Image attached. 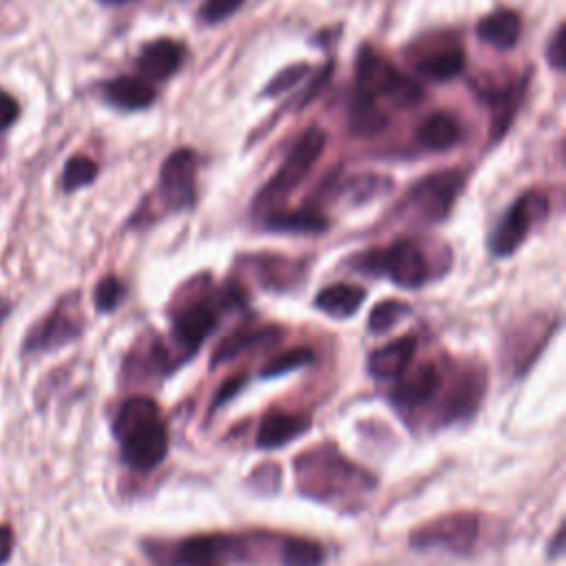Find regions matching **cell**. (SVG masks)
Returning <instances> with one entry per match:
<instances>
[{"mask_svg": "<svg viewBox=\"0 0 566 566\" xmlns=\"http://www.w3.org/2000/svg\"><path fill=\"white\" fill-rule=\"evenodd\" d=\"M268 533H208L179 542L164 559L166 566H230L256 557Z\"/></svg>", "mask_w": 566, "mask_h": 566, "instance_id": "cell-4", "label": "cell"}, {"mask_svg": "<svg viewBox=\"0 0 566 566\" xmlns=\"http://www.w3.org/2000/svg\"><path fill=\"white\" fill-rule=\"evenodd\" d=\"M387 113L378 106L376 99L356 93L349 104V126L356 135H376L387 126Z\"/></svg>", "mask_w": 566, "mask_h": 566, "instance_id": "cell-26", "label": "cell"}, {"mask_svg": "<svg viewBox=\"0 0 566 566\" xmlns=\"http://www.w3.org/2000/svg\"><path fill=\"white\" fill-rule=\"evenodd\" d=\"M478 38L500 51L517 44L522 33V18L513 9H495L478 22Z\"/></svg>", "mask_w": 566, "mask_h": 566, "instance_id": "cell-19", "label": "cell"}, {"mask_svg": "<svg viewBox=\"0 0 566 566\" xmlns=\"http://www.w3.org/2000/svg\"><path fill=\"white\" fill-rule=\"evenodd\" d=\"M363 303H365V290L352 283L327 285L314 298V307L332 318H349L358 312Z\"/></svg>", "mask_w": 566, "mask_h": 566, "instance_id": "cell-24", "label": "cell"}, {"mask_svg": "<svg viewBox=\"0 0 566 566\" xmlns=\"http://www.w3.org/2000/svg\"><path fill=\"white\" fill-rule=\"evenodd\" d=\"M13 553V528L9 524H0V566L9 562Z\"/></svg>", "mask_w": 566, "mask_h": 566, "instance_id": "cell-38", "label": "cell"}, {"mask_svg": "<svg viewBox=\"0 0 566 566\" xmlns=\"http://www.w3.org/2000/svg\"><path fill=\"white\" fill-rule=\"evenodd\" d=\"M294 473L298 491L318 502L352 500L376 486L374 475L347 460L334 444H321L296 455Z\"/></svg>", "mask_w": 566, "mask_h": 566, "instance_id": "cell-1", "label": "cell"}, {"mask_svg": "<svg viewBox=\"0 0 566 566\" xmlns=\"http://www.w3.org/2000/svg\"><path fill=\"white\" fill-rule=\"evenodd\" d=\"M484 387H486V376L482 371H478V369L464 371L455 380L453 389L449 391V396L444 400V407L440 409V422L449 424V422L473 416L475 409L480 407Z\"/></svg>", "mask_w": 566, "mask_h": 566, "instance_id": "cell-16", "label": "cell"}, {"mask_svg": "<svg viewBox=\"0 0 566 566\" xmlns=\"http://www.w3.org/2000/svg\"><path fill=\"white\" fill-rule=\"evenodd\" d=\"M279 548L281 566H323L325 562L323 546L305 537H283Z\"/></svg>", "mask_w": 566, "mask_h": 566, "instance_id": "cell-27", "label": "cell"}, {"mask_svg": "<svg viewBox=\"0 0 566 566\" xmlns=\"http://www.w3.org/2000/svg\"><path fill=\"white\" fill-rule=\"evenodd\" d=\"M407 314H409V305L405 301H398V298L380 301L371 307V314L367 318V329L371 334H385Z\"/></svg>", "mask_w": 566, "mask_h": 566, "instance_id": "cell-29", "label": "cell"}, {"mask_svg": "<svg viewBox=\"0 0 566 566\" xmlns=\"http://www.w3.org/2000/svg\"><path fill=\"white\" fill-rule=\"evenodd\" d=\"M517 93L520 88L509 86L504 91H493L489 97V104L493 108V119H491V139H497L511 124L517 106Z\"/></svg>", "mask_w": 566, "mask_h": 566, "instance_id": "cell-28", "label": "cell"}, {"mask_svg": "<svg viewBox=\"0 0 566 566\" xmlns=\"http://www.w3.org/2000/svg\"><path fill=\"white\" fill-rule=\"evenodd\" d=\"M464 62H467V57H464L462 46L455 40L447 38V40H440L436 44L424 46L416 55L413 66L427 80L447 82V80H453L455 75L462 73Z\"/></svg>", "mask_w": 566, "mask_h": 566, "instance_id": "cell-14", "label": "cell"}, {"mask_svg": "<svg viewBox=\"0 0 566 566\" xmlns=\"http://www.w3.org/2000/svg\"><path fill=\"white\" fill-rule=\"evenodd\" d=\"M122 460L139 473L159 467L168 453V427L153 398L133 396L124 400L113 420Z\"/></svg>", "mask_w": 566, "mask_h": 566, "instance_id": "cell-2", "label": "cell"}, {"mask_svg": "<svg viewBox=\"0 0 566 566\" xmlns=\"http://www.w3.org/2000/svg\"><path fill=\"white\" fill-rule=\"evenodd\" d=\"M305 69H307V64H296V66H290V69H285L283 73H279L270 84H268V91H265V95H276V93H281V91H287V88H292L301 77H303V73H305Z\"/></svg>", "mask_w": 566, "mask_h": 566, "instance_id": "cell-34", "label": "cell"}, {"mask_svg": "<svg viewBox=\"0 0 566 566\" xmlns=\"http://www.w3.org/2000/svg\"><path fill=\"white\" fill-rule=\"evenodd\" d=\"M261 226L270 232L321 234L329 228V221L312 208H301V210H270L263 217Z\"/></svg>", "mask_w": 566, "mask_h": 566, "instance_id": "cell-22", "label": "cell"}, {"mask_svg": "<svg viewBox=\"0 0 566 566\" xmlns=\"http://www.w3.org/2000/svg\"><path fill=\"white\" fill-rule=\"evenodd\" d=\"M460 137H462L460 122L444 111H436L427 115L416 128V142L427 150H436V153L453 148L460 142Z\"/></svg>", "mask_w": 566, "mask_h": 566, "instance_id": "cell-21", "label": "cell"}, {"mask_svg": "<svg viewBox=\"0 0 566 566\" xmlns=\"http://www.w3.org/2000/svg\"><path fill=\"white\" fill-rule=\"evenodd\" d=\"M327 144V133L318 126H310L301 133V137L294 142L292 150L287 153L281 168L272 175V179L259 190L254 199V210H265L283 201L314 168L318 157L323 155Z\"/></svg>", "mask_w": 566, "mask_h": 566, "instance_id": "cell-6", "label": "cell"}, {"mask_svg": "<svg viewBox=\"0 0 566 566\" xmlns=\"http://www.w3.org/2000/svg\"><path fill=\"white\" fill-rule=\"evenodd\" d=\"M237 305H243V287L237 281H228V285L217 294L190 298L172 312L170 332L177 349L184 352V360L190 358L214 332L221 314Z\"/></svg>", "mask_w": 566, "mask_h": 566, "instance_id": "cell-3", "label": "cell"}, {"mask_svg": "<svg viewBox=\"0 0 566 566\" xmlns=\"http://www.w3.org/2000/svg\"><path fill=\"white\" fill-rule=\"evenodd\" d=\"M97 177V164L91 157L84 155H75L66 161L64 172H62V188L66 192H73L77 188H84L88 184H93Z\"/></svg>", "mask_w": 566, "mask_h": 566, "instance_id": "cell-30", "label": "cell"}, {"mask_svg": "<svg viewBox=\"0 0 566 566\" xmlns=\"http://www.w3.org/2000/svg\"><path fill=\"white\" fill-rule=\"evenodd\" d=\"M462 186L464 175L460 170L431 172L411 186L402 208L420 223H438L451 212Z\"/></svg>", "mask_w": 566, "mask_h": 566, "instance_id": "cell-8", "label": "cell"}, {"mask_svg": "<svg viewBox=\"0 0 566 566\" xmlns=\"http://www.w3.org/2000/svg\"><path fill=\"white\" fill-rule=\"evenodd\" d=\"M104 97L122 111H142L153 104L155 88L144 77L119 75L104 84Z\"/></svg>", "mask_w": 566, "mask_h": 566, "instance_id": "cell-20", "label": "cell"}, {"mask_svg": "<svg viewBox=\"0 0 566 566\" xmlns=\"http://www.w3.org/2000/svg\"><path fill=\"white\" fill-rule=\"evenodd\" d=\"M356 93L371 99H391L398 106H411L422 97L420 86L402 75L394 62L378 51L365 46L356 60Z\"/></svg>", "mask_w": 566, "mask_h": 566, "instance_id": "cell-7", "label": "cell"}, {"mask_svg": "<svg viewBox=\"0 0 566 566\" xmlns=\"http://www.w3.org/2000/svg\"><path fill=\"white\" fill-rule=\"evenodd\" d=\"M245 263H250L254 276L263 287H274V290H287L298 283L301 279V263L290 261L283 256H272V254H261L252 256Z\"/></svg>", "mask_w": 566, "mask_h": 566, "instance_id": "cell-25", "label": "cell"}, {"mask_svg": "<svg viewBox=\"0 0 566 566\" xmlns=\"http://www.w3.org/2000/svg\"><path fill=\"white\" fill-rule=\"evenodd\" d=\"M9 312H11V310H9V303H7V301H0V325H2V321L7 318Z\"/></svg>", "mask_w": 566, "mask_h": 566, "instance_id": "cell-40", "label": "cell"}, {"mask_svg": "<svg viewBox=\"0 0 566 566\" xmlns=\"http://www.w3.org/2000/svg\"><path fill=\"white\" fill-rule=\"evenodd\" d=\"M312 427L310 416L305 413H292V411H272L263 416L254 444L263 451H272L279 447L290 444L292 440L301 438Z\"/></svg>", "mask_w": 566, "mask_h": 566, "instance_id": "cell-17", "label": "cell"}, {"mask_svg": "<svg viewBox=\"0 0 566 566\" xmlns=\"http://www.w3.org/2000/svg\"><path fill=\"white\" fill-rule=\"evenodd\" d=\"M124 296V285L117 276L108 274L104 276L97 285H95V292H93V303L97 307V312H113L119 301Z\"/></svg>", "mask_w": 566, "mask_h": 566, "instance_id": "cell-32", "label": "cell"}, {"mask_svg": "<svg viewBox=\"0 0 566 566\" xmlns=\"http://www.w3.org/2000/svg\"><path fill=\"white\" fill-rule=\"evenodd\" d=\"M245 385V374H237V376H232V378H228L223 385H221V389L217 391V396H214V402H212V409H217V407H221V405H226L241 387Z\"/></svg>", "mask_w": 566, "mask_h": 566, "instance_id": "cell-36", "label": "cell"}, {"mask_svg": "<svg viewBox=\"0 0 566 566\" xmlns=\"http://www.w3.org/2000/svg\"><path fill=\"white\" fill-rule=\"evenodd\" d=\"M18 113H20V111H18V102H15L11 95H7V93L0 91V130L9 128V126L15 122Z\"/></svg>", "mask_w": 566, "mask_h": 566, "instance_id": "cell-37", "label": "cell"}, {"mask_svg": "<svg viewBox=\"0 0 566 566\" xmlns=\"http://www.w3.org/2000/svg\"><path fill=\"white\" fill-rule=\"evenodd\" d=\"M562 544H564V539H562V526H559L555 537H553V548H548V555H559L562 553Z\"/></svg>", "mask_w": 566, "mask_h": 566, "instance_id": "cell-39", "label": "cell"}, {"mask_svg": "<svg viewBox=\"0 0 566 566\" xmlns=\"http://www.w3.org/2000/svg\"><path fill=\"white\" fill-rule=\"evenodd\" d=\"M548 197L542 190L522 192L493 228L489 237V252L500 259L513 254L524 243L533 226L548 214Z\"/></svg>", "mask_w": 566, "mask_h": 566, "instance_id": "cell-9", "label": "cell"}, {"mask_svg": "<svg viewBox=\"0 0 566 566\" xmlns=\"http://www.w3.org/2000/svg\"><path fill=\"white\" fill-rule=\"evenodd\" d=\"M416 336H400L389 340L367 356V371L376 380H394L402 376L416 356Z\"/></svg>", "mask_w": 566, "mask_h": 566, "instance_id": "cell-18", "label": "cell"}, {"mask_svg": "<svg viewBox=\"0 0 566 566\" xmlns=\"http://www.w3.org/2000/svg\"><path fill=\"white\" fill-rule=\"evenodd\" d=\"M99 2H104V4H126L130 0H99Z\"/></svg>", "mask_w": 566, "mask_h": 566, "instance_id": "cell-41", "label": "cell"}, {"mask_svg": "<svg viewBox=\"0 0 566 566\" xmlns=\"http://www.w3.org/2000/svg\"><path fill=\"white\" fill-rule=\"evenodd\" d=\"M310 363H314V352L307 347H294V349H287V352L274 356L270 363H265V367L261 369V378H276V376L290 374L298 367H305Z\"/></svg>", "mask_w": 566, "mask_h": 566, "instance_id": "cell-31", "label": "cell"}, {"mask_svg": "<svg viewBox=\"0 0 566 566\" xmlns=\"http://www.w3.org/2000/svg\"><path fill=\"white\" fill-rule=\"evenodd\" d=\"M157 197L164 210H190L197 199V155L190 148H177L161 164Z\"/></svg>", "mask_w": 566, "mask_h": 566, "instance_id": "cell-12", "label": "cell"}, {"mask_svg": "<svg viewBox=\"0 0 566 566\" xmlns=\"http://www.w3.org/2000/svg\"><path fill=\"white\" fill-rule=\"evenodd\" d=\"M398 378L400 380L389 391V400L400 411H411L427 405L440 391V385H442L440 369L433 363H422L413 371H409L405 378L402 376Z\"/></svg>", "mask_w": 566, "mask_h": 566, "instance_id": "cell-13", "label": "cell"}, {"mask_svg": "<svg viewBox=\"0 0 566 566\" xmlns=\"http://www.w3.org/2000/svg\"><path fill=\"white\" fill-rule=\"evenodd\" d=\"M84 329V314L80 294H66L57 301V305L49 312L46 318H42L24 338L22 352L24 354H46L53 349H60L75 338H80Z\"/></svg>", "mask_w": 566, "mask_h": 566, "instance_id": "cell-11", "label": "cell"}, {"mask_svg": "<svg viewBox=\"0 0 566 566\" xmlns=\"http://www.w3.org/2000/svg\"><path fill=\"white\" fill-rule=\"evenodd\" d=\"M480 537V515L469 511L447 513L411 531L409 544L418 551L442 548L455 555L471 553Z\"/></svg>", "mask_w": 566, "mask_h": 566, "instance_id": "cell-10", "label": "cell"}, {"mask_svg": "<svg viewBox=\"0 0 566 566\" xmlns=\"http://www.w3.org/2000/svg\"><path fill=\"white\" fill-rule=\"evenodd\" d=\"M356 268L382 274L394 285L405 290H416L429 281L431 265L422 245L413 239H398L385 248L367 250L356 259Z\"/></svg>", "mask_w": 566, "mask_h": 566, "instance_id": "cell-5", "label": "cell"}, {"mask_svg": "<svg viewBox=\"0 0 566 566\" xmlns=\"http://www.w3.org/2000/svg\"><path fill=\"white\" fill-rule=\"evenodd\" d=\"M564 55H566V51H564V27L559 24L557 31L553 33V40H551L548 49H546V60L551 62V66L555 71H562L564 69Z\"/></svg>", "mask_w": 566, "mask_h": 566, "instance_id": "cell-35", "label": "cell"}, {"mask_svg": "<svg viewBox=\"0 0 566 566\" xmlns=\"http://www.w3.org/2000/svg\"><path fill=\"white\" fill-rule=\"evenodd\" d=\"M281 334L283 332L274 325H270V327H241V329L232 332L230 336H226L219 343L217 352L210 358V365L217 367V365H223V363L237 358L239 354H243V352H248L256 345H270V343L279 340Z\"/></svg>", "mask_w": 566, "mask_h": 566, "instance_id": "cell-23", "label": "cell"}, {"mask_svg": "<svg viewBox=\"0 0 566 566\" xmlns=\"http://www.w3.org/2000/svg\"><path fill=\"white\" fill-rule=\"evenodd\" d=\"M186 60V46L170 38L148 42L137 57V69L146 80H166L181 69Z\"/></svg>", "mask_w": 566, "mask_h": 566, "instance_id": "cell-15", "label": "cell"}, {"mask_svg": "<svg viewBox=\"0 0 566 566\" xmlns=\"http://www.w3.org/2000/svg\"><path fill=\"white\" fill-rule=\"evenodd\" d=\"M245 0H206L199 9V18L208 24H214V22H221L226 18H230L234 11H239V7L243 4Z\"/></svg>", "mask_w": 566, "mask_h": 566, "instance_id": "cell-33", "label": "cell"}]
</instances>
